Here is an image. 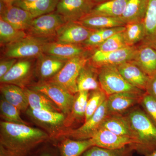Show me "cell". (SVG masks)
I'll use <instances>...</instances> for the list:
<instances>
[{"mask_svg": "<svg viewBox=\"0 0 156 156\" xmlns=\"http://www.w3.org/2000/svg\"><path fill=\"white\" fill-rule=\"evenodd\" d=\"M51 140L48 133L28 125L0 122V154L28 156L39 146Z\"/></svg>", "mask_w": 156, "mask_h": 156, "instance_id": "cell-1", "label": "cell"}, {"mask_svg": "<svg viewBox=\"0 0 156 156\" xmlns=\"http://www.w3.org/2000/svg\"><path fill=\"white\" fill-rule=\"evenodd\" d=\"M125 115L134 136V143L129 146L144 156L156 150V126L145 112L135 108Z\"/></svg>", "mask_w": 156, "mask_h": 156, "instance_id": "cell-2", "label": "cell"}, {"mask_svg": "<svg viewBox=\"0 0 156 156\" xmlns=\"http://www.w3.org/2000/svg\"><path fill=\"white\" fill-rule=\"evenodd\" d=\"M55 40L51 38L27 35L19 41L2 47V56L6 58H37L43 53L45 44Z\"/></svg>", "mask_w": 156, "mask_h": 156, "instance_id": "cell-3", "label": "cell"}, {"mask_svg": "<svg viewBox=\"0 0 156 156\" xmlns=\"http://www.w3.org/2000/svg\"><path fill=\"white\" fill-rule=\"evenodd\" d=\"M98 80L101 88L108 96L121 92H132L141 95L145 93L129 83L115 66L98 68Z\"/></svg>", "mask_w": 156, "mask_h": 156, "instance_id": "cell-4", "label": "cell"}, {"mask_svg": "<svg viewBox=\"0 0 156 156\" xmlns=\"http://www.w3.org/2000/svg\"><path fill=\"white\" fill-rule=\"evenodd\" d=\"M26 113L34 123L48 133L51 140H57L67 129L64 126L66 115L62 112L37 110L29 107Z\"/></svg>", "mask_w": 156, "mask_h": 156, "instance_id": "cell-5", "label": "cell"}, {"mask_svg": "<svg viewBox=\"0 0 156 156\" xmlns=\"http://www.w3.org/2000/svg\"><path fill=\"white\" fill-rule=\"evenodd\" d=\"M92 53L70 58L50 82L58 84L70 93L75 95L78 92L77 79L82 67L89 60Z\"/></svg>", "mask_w": 156, "mask_h": 156, "instance_id": "cell-6", "label": "cell"}, {"mask_svg": "<svg viewBox=\"0 0 156 156\" xmlns=\"http://www.w3.org/2000/svg\"><path fill=\"white\" fill-rule=\"evenodd\" d=\"M37 58H19L11 69L0 78L1 83L13 84L23 88L33 83Z\"/></svg>", "mask_w": 156, "mask_h": 156, "instance_id": "cell-7", "label": "cell"}, {"mask_svg": "<svg viewBox=\"0 0 156 156\" xmlns=\"http://www.w3.org/2000/svg\"><path fill=\"white\" fill-rule=\"evenodd\" d=\"M27 87L47 95L66 115L70 112L75 95L70 93L58 84L49 81H38Z\"/></svg>", "mask_w": 156, "mask_h": 156, "instance_id": "cell-8", "label": "cell"}, {"mask_svg": "<svg viewBox=\"0 0 156 156\" xmlns=\"http://www.w3.org/2000/svg\"><path fill=\"white\" fill-rule=\"evenodd\" d=\"M108 115L106 100L102 104L90 119L77 128H69L61 134L58 139L64 137L77 140L91 139L101 128Z\"/></svg>", "mask_w": 156, "mask_h": 156, "instance_id": "cell-9", "label": "cell"}, {"mask_svg": "<svg viewBox=\"0 0 156 156\" xmlns=\"http://www.w3.org/2000/svg\"><path fill=\"white\" fill-rule=\"evenodd\" d=\"M66 22L55 11L34 18L26 32L31 36L55 39L57 30Z\"/></svg>", "mask_w": 156, "mask_h": 156, "instance_id": "cell-10", "label": "cell"}, {"mask_svg": "<svg viewBox=\"0 0 156 156\" xmlns=\"http://www.w3.org/2000/svg\"><path fill=\"white\" fill-rule=\"evenodd\" d=\"M137 46H128L112 52L103 53L95 50L90 56V61L95 67L99 68L107 66H117L134 60Z\"/></svg>", "mask_w": 156, "mask_h": 156, "instance_id": "cell-11", "label": "cell"}, {"mask_svg": "<svg viewBox=\"0 0 156 156\" xmlns=\"http://www.w3.org/2000/svg\"><path fill=\"white\" fill-rule=\"evenodd\" d=\"M96 5L94 0H59L56 11L66 22H77L88 15Z\"/></svg>", "mask_w": 156, "mask_h": 156, "instance_id": "cell-12", "label": "cell"}, {"mask_svg": "<svg viewBox=\"0 0 156 156\" xmlns=\"http://www.w3.org/2000/svg\"><path fill=\"white\" fill-rule=\"evenodd\" d=\"M95 30L78 22H66L57 30L55 41L66 44H83Z\"/></svg>", "mask_w": 156, "mask_h": 156, "instance_id": "cell-13", "label": "cell"}, {"mask_svg": "<svg viewBox=\"0 0 156 156\" xmlns=\"http://www.w3.org/2000/svg\"><path fill=\"white\" fill-rule=\"evenodd\" d=\"M68 59L43 54L37 57L35 77L38 81H48L57 74Z\"/></svg>", "mask_w": 156, "mask_h": 156, "instance_id": "cell-14", "label": "cell"}, {"mask_svg": "<svg viewBox=\"0 0 156 156\" xmlns=\"http://www.w3.org/2000/svg\"><path fill=\"white\" fill-rule=\"evenodd\" d=\"M0 18L19 30L26 31L30 26L34 17L28 11L14 5L7 6L1 1Z\"/></svg>", "mask_w": 156, "mask_h": 156, "instance_id": "cell-15", "label": "cell"}, {"mask_svg": "<svg viewBox=\"0 0 156 156\" xmlns=\"http://www.w3.org/2000/svg\"><path fill=\"white\" fill-rule=\"evenodd\" d=\"M144 94L121 92L108 95L106 99L108 115H123L132 107L140 103Z\"/></svg>", "mask_w": 156, "mask_h": 156, "instance_id": "cell-16", "label": "cell"}, {"mask_svg": "<svg viewBox=\"0 0 156 156\" xmlns=\"http://www.w3.org/2000/svg\"><path fill=\"white\" fill-rule=\"evenodd\" d=\"M92 52L83 44H66L54 40L45 44L43 53L69 59Z\"/></svg>", "mask_w": 156, "mask_h": 156, "instance_id": "cell-17", "label": "cell"}, {"mask_svg": "<svg viewBox=\"0 0 156 156\" xmlns=\"http://www.w3.org/2000/svg\"><path fill=\"white\" fill-rule=\"evenodd\" d=\"M94 146L108 149H118L132 145L134 140L130 137L120 136L101 128L91 138Z\"/></svg>", "mask_w": 156, "mask_h": 156, "instance_id": "cell-18", "label": "cell"}, {"mask_svg": "<svg viewBox=\"0 0 156 156\" xmlns=\"http://www.w3.org/2000/svg\"><path fill=\"white\" fill-rule=\"evenodd\" d=\"M122 76L133 87L145 92L149 76L132 61L117 66Z\"/></svg>", "mask_w": 156, "mask_h": 156, "instance_id": "cell-19", "label": "cell"}, {"mask_svg": "<svg viewBox=\"0 0 156 156\" xmlns=\"http://www.w3.org/2000/svg\"><path fill=\"white\" fill-rule=\"evenodd\" d=\"M148 76L156 73V48L149 44L142 43L137 46L136 54L132 61Z\"/></svg>", "mask_w": 156, "mask_h": 156, "instance_id": "cell-20", "label": "cell"}, {"mask_svg": "<svg viewBox=\"0 0 156 156\" xmlns=\"http://www.w3.org/2000/svg\"><path fill=\"white\" fill-rule=\"evenodd\" d=\"M76 83L78 92H90L101 89L98 80V68L91 63L90 59L81 69Z\"/></svg>", "mask_w": 156, "mask_h": 156, "instance_id": "cell-21", "label": "cell"}, {"mask_svg": "<svg viewBox=\"0 0 156 156\" xmlns=\"http://www.w3.org/2000/svg\"><path fill=\"white\" fill-rule=\"evenodd\" d=\"M89 94L88 91H80L75 95L72 108L65 120L66 128L69 129L76 124L84 122Z\"/></svg>", "mask_w": 156, "mask_h": 156, "instance_id": "cell-22", "label": "cell"}, {"mask_svg": "<svg viewBox=\"0 0 156 156\" xmlns=\"http://www.w3.org/2000/svg\"><path fill=\"white\" fill-rule=\"evenodd\" d=\"M56 143L59 156H81L84 152L94 146L92 139L77 140L67 137L57 140Z\"/></svg>", "mask_w": 156, "mask_h": 156, "instance_id": "cell-23", "label": "cell"}, {"mask_svg": "<svg viewBox=\"0 0 156 156\" xmlns=\"http://www.w3.org/2000/svg\"><path fill=\"white\" fill-rule=\"evenodd\" d=\"M0 91L2 96L20 112H26L29 107L27 98L21 87L13 84L1 83Z\"/></svg>", "mask_w": 156, "mask_h": 156, "instance_id": "cell-24", "label": "cell"}, {"mask_svg": "<svg viewBox=\"0 0 156 156\" xmlns=\"http://www.w3.org/2000/svg\"><path fill=\"white\" fill-rule=\"evenodd\" d=\"M101 128L117 135L132 138L134 142V133L126 115H108L104 121Z\"/></svg>", "mask_w": 156, "mask_h": 156, "instance_id": "cell-25", "label": "cell"}, {"mask_svg": "<svg viewBox=\"0 0 156 156\" xmlns=\"http://www.w3.org/2000/svg\"><path fill=\"white\" fill-rule=\"evenodd\" d=\"M23 89L30 108L37 110L62 112L56 104L44 93L28 87H26Z\"/></svg>", "mask_w": 156, "mask_h": 156, "instance_id": "cell-26", "label": "cell"}, {"mask_svg": "<svg viewBox=\"0 0 156 156\" xmlns=\"http://www.w3.org/2000/svg\"><path fill=\"white\" fill-rule=\"evenodd\" d=\"M87 28L99 30L126 25L120 17H112L98 15H88L77 21Z\"/></svg>", "mask_w": 156, "mask_h": 156, "instance_id": "cell-27", "label": "cell"}, {"mask_svg": "<svg viewBox=\"0 0 156 156\" xmlns=\"http://www.w3.org/2000/svg\"><path fill=\"white\" fill-rule=\"evenodd\" d=\"M129 0H109L97 4L88 15L105 17H121L125 10Z\"/></svg>", "mask_w": 156, "mask_h": 156, "instance_id": "cell-28", "label": "cell"}, {"mask_svg": "<svg viewBox=\"0 0 156 156\" xmlns=\"http://www.w3.org/2000/svg\"><path fill=\"white\" fill-rule=\"evenodd\" d=\"M149 0H129L121 19L126 24L143 21Z\"/></svg>", "mask_w": 156, "mask_h": 156, "instance_id": "cell-29", "label": "cell"}, {"mask_svg": "<svg viewBox=\"0 0 156 156\" xmlns=\"http://www.w3.org/2000/svg\"><path fill=\"white\" fill-rule=\"evenodd\" d=\"M59 0H37L31 3L17 1L14 5L28 11L34 18L56 11Z\"/></svg>", "mask_w": 156, "mask_h": 156, "instance_id": "cell-30", "label": "cell"}, {"mask_svg": "<svg viewBox=\"0 0 156 156\" xmlns=\"http://www.w3.org/2000/svg\"><path fill=\"white\" fill-rule=\"evenodd\" d=\"M143 22L146 34L142 43L149 44L156 48V0H149Z\"/></svg>", "mask_w": 156, "mask_h": 156, "instance_id": "cell-31", "label": "cell"}, {"mask_svg": "<svg viewBox=\"0 0 156 156\" xmlns=\"http://www.w3.org/2000/svg\"><path fill=\"white\" fill-rule=\"evenodd\" d=\"M28 35L25 31L16 29L0 18V44L3 47L23 38Z\"/></svg>", "mask_w": 156, "mask_h": 156, "instance_id": "cell-32", "label": "cell"}, {"mask_svg": "<svg viewBox=\"0 0 156 156\" xmlns=\"http://www.w3.org/2000/svg\"><path fill=\"white\" fill-rule=\"evenodd\" d=\"M123 34L128 46H135L137 43L142 42L145 39L146 34L143 21L127 23Z\"/></svg>", "mask_w": 156, "mask_h": 156, "instance_id": "cell-33", "label": "cell"}, {"mask_svg": "<svg viewBox=\"0 0 156 156\" xmlns=\"http://www.w3.org/2000/svg\"><path fill=\"white\" fill-rule=\"evenodd\" d=\"M1 117L4 121L15 124L28 125L20 115V111L16 107L9 103L1 96L0 100Z\"/></svg>", "mask_w": 156, "mask_h": 156, "instance_id": "cell-34", "label": "cell"}, {"mask_svg": "<svg viewBox=\"0 0 156 156\" xmlns=\"http://www.w3.org/2000/svg\"><path fill=\"white\" fill-rule=\"evenodd\" d=\"M107 97L108 95L101 89L90 91L87 101L85 122L93 115Z\"/></svg>", "mask_w": 156, "mask_h": 156, "instance_id": "cell-35", "label": "cell"}, {"mask_svg": "<svg viewBox=\"0 0 156 156\" xmlns=\"http://www.w3.org/2000/svg\"><path fill=\"white\" fill-rule=\"evenodd\" d=\"M133 151L129 146L118 149H108L94 146L84 152L81 156H131Z\"/></svg>", "mask_w": 156, "mask_h": 156, "instance_id": "cell-36", "label": "cell"}, {"mask_svg": "<svg viewBox=\"0 0 156 156\" xmlns=\"http://www.w3.org/2000/svg\"><path fill=\"white\" fill-rule=\"evenodd\" d=\"M123 32L106 39L95 50L107 53L128 47L125 41Z\"/></svg>", "mask_w": 156, "mask_h": 156, "instance_id": "cell-37", "label": "cell"}, {"mask_svg": "<svg viewBox=\"0 0 156 156\" xmlns=\"http://www.w3.org/2000/svg\"><path fill=\"white\" fill-rule=\"evenodd\" d=\"M144 111L156 126V100L148 94L144 93L140 102Z\"/></svg>", "mask_w": 156, "mask_h": 156, "instance_id": "cell-38", "label": "cell"}, {"mask_svg": "<svg viewBox=\"0 0 156 156\" xmlns=\"http://www.w3.org/2000/svg\"><path fill=\"white\" fill-rule=\"evenodd\" d=\"M45 143L39 146L28 156H59L56 144H54L53 147H51L44 145Z\"/></svg>", "mask_w": 156, "mask_h": 156, "instance_id": "cell-39", "label": "cell"}, {"mask_svg": "<svg viewBox=\"0 0 156 156\" xmlns=\"http://www.w3.org/2000/svg\"><path fill=\"white\" fill-rule=\"evenodd\" d=\"M104 41L99 30L94 31L83 45L93 51Z\"/></svg>", "mask_w": 156, "mask_h": 156, "instance_id": "cell-40", "label": "cell"}, {"mask_svg": "<svg viewBox=\"0 0 156 156\" xmlns=\"http://www.w3.org/2000/svg\"><path fill=\"white\" fill-rule=\"evenodd\" d=\"M18 60L17 58L1 57L0 61V78L7 73Z\"/></svg>", "mask_w": 156, "mask_h": 156, "instance_id": "cell-41", "label": "cell"}, {"mask_svg": "<svg viewBox=\"0 0 156 156\" xmlns=\"http://www.w3.org/2000/svg\"><path fill=\"white\" fill-rule=\"evenodd\" d=\"M125 30H126V26L99 30V31L101 34L102 38L105 41L106 39L116 34L125 31Z\"/></svg>", "mask_w": 156, "mask_h": 156, "instance_id": "cell-42", "label": "cell"}, {"mask_svg": "<svg viewBox=\"0 0 156 156\" xmlns=\"http://www.w3.org/2000/svg\"><path fill=\"white\" fill-rule=\"evenodd\" d=\"M145 92L156 100V73L149 77Z\"/></svg>", "mask_w": 156, "mask_h": 156, "instance_id": "cell-43", "label": "cell"}, {"mask_svg": "<svg viewBox=\"0 0 156 156\" xmlns=\"http://www.w3.org/2000/svg\"><path fill=\"white\" fill-rule=\"evenodd\" d=\"M18 0H1L7 6L12 5Z\"/></svg>", "mask_w": 156, "mask_h": 156, "instance_id": "cell-44", "label": "cell"}, {"mask_svg": "<svg viewBox=\"0 0 156 156\" xmlns=\"http://www.w3.org/2000/svg\"><path fill=\"white\" fill-rule=\"evenodd\" d=\"M36 1H37V0H18L17 1H20V2L25 3H31Z\"/></svg>", "mask_w": 156, "mask_h": 156, "instance_id": "cell-45", "label": "cell"}, {"mask_svg": "<svg viewBox=\"0 0 156 156\" xmlns=\"http://www.w3.org/2000/svg\"><path fill=\"white\" fill-rule=\"evenodd\" d=\"M109 1V0H94L96 4H100V3L104 2H106V1Z\"/></svg>", "mask_w": 156, "mask_h": 156, "instance_id": "cell-46", "label": "cell"}, {"mask_svg": "<svg viewBox=\"0 0 156 156\" xmlns=\"http://www.w3.org/2000/svg\"><path fill=\"white\" fill-rule=\"evenodd\" d=\"M145 156H156V150L153 151L150 154L146 155Z\"/></svg>", "mask_w": 156, "mask_h": 156, "instance_id": "cell-47", "label": "cell"}, {"mask_svg": "<svg viewBox=\"0 0 156 156\" xmlns=\"http://www.w3.org/2000/svg\"><path fill=\"white\" fill-rule=\"evenodd\" d=\"M0 156H10L6 155L3 154H0Z\"/></svg>", "mask_w": 156, "mask_h": 156, "instance_id": "cell-48", "label": "cell"}, {"mask_svg": "<svg viewBox=\"0 0 156 156\" xmlns=\"http://www.w3.org/2000/svg\"><path fill=\"white\" fill-rule=\"evenodd\" d=\"M94 2H95V1H94Z\"/></svg>", "mask_w": 156, "mask_h": 156, "instance_id": "cell-49", "label": "cell"}]
</instances>
